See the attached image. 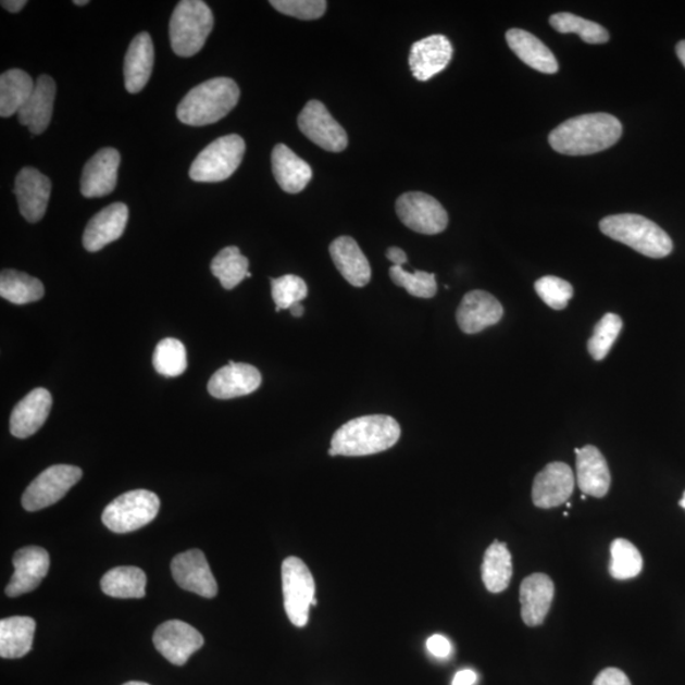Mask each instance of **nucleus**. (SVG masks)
Here are the masks:
<instances>
[{
    "label": "nucleus",
    "instance_id": "nucleus-1",
    "mask_svg": "<svg viewBox=\"0 0 685 685\" xmlns=\"http://www.w3.org/2000/svg\"><path fill=\"white\" fill-rule=\"evenodd\" d=\"M621 136L619 119L608 113H589L563 122L553 129L548 141L560 154L582 157L612 148Z\"/></svg>",
    "mask_w": 685,
    "mask_h": 685
},
{
    "label": "nucleus",
    "instance_id": "nucleus-2",
    "mask_svg": "<svg viewBox=\"0 0 685 685\" xmlns=\"http://www.w3.org/2000/svg\"><path fill=\"white\" fill-rule=\"evenodd\" d=\"M401 436V428L393 416L365 415L353 419L334 433L331 456L361 457L390 449Z\"/></svg>",
    "mask_w": 685,
    "mask_h": 685
},
{
    "label": "nucleus",
    "instance_id": "nucleus-3",
    "mask_svg": "<svg viewBox=\"0 0 685 685\" xmlns=\"http://www.w3.org/2000/svg\"><path fill=\"white\" fill-rule=\"evenodd\" d=\"M240 98V89L231 78H215L190 89L178 104L177 116L188 126L215 124L231 113Z\"/></svg>",
    "mask_w": 685,
    "mask_h": 685
},
{
    "label": "nucleus",
    "instance_id": "nucleus-4",
    "mask_svg": "<svg viewBox=\"0 0 685 685\" xmlns=\"http://www.w3.org/2000/svg\"><path fill=\"white\" fill-rule=\"evenodd\" d=\"M600 232L645 257L660 259L672 254L673 241L653 221L635 213H621L605 217Z\"/></svg>",
    "mask_w": 685,
    "mask_h": 685
},
{
    "label": "nucleus",
    "instance_id": "nucleus-5",
    "mask_svg": "<svg viewBox=\"0 0 685 685\" xmlns=\"http://www.w3.org/2000/svg\"><path fill=\"white\" fill-rule=\"evenodd\" d=\"M213 28L210 7L202 0H182L175 7L170 25L172 49L180 58L201 51Z\"/></svg>",
    "mask_w": 685,
    "mask_h": 685
},
{
    "label": "nucleus",
    "instance_id": "nucleus-6",
    "mask_svg": "<svg viewBox=\"0 0 685 685\" xmlns=\"http://www.w3.org/2000/svg\"><path fill=\"white\" fill-rule=\"evenodd\" d=\"M246 152V141L239 135L219 137L195 159L189 177L195 182L216 183L231 178Z\"/></svg>",
    "mask_w": 685,
    "mask_h": 685
},
{
    "label": "nucleus",
    "instance_id": "nucleus-7",
    "mask_svg": "<svg viewBox=\"0 0 685 685\" xmlns=\"http://www.w3.org/2000/svg\"><path fill=\"white\" fill-rule=\"evenodd\" d=\"M158 495L149 490H133L120 495L105 507L102 521L114 533H128L145 527L159 513Z\"/></svg>",
    "mask_w": 685,
    "mask_h": 685
},
{
    "label": "nucleus",
    "instance_id": "nucleus-8",
    "mask_svg": "<svg viewBox=\"0 0 685 685\" xmlns=\"http://www.w3.org/2000/svg\"><path fill=\"white\" fill-rule=\"evenodd\" d=\"M282 589L288 620L296 627L307 626L310 607L315 599V582L301 559L289 556L282 563Z\"/></svg>",
    "mask_w": 685,
    "mask_h": 685
},
{
    "label": "nucleus",
    "instance_id": "nucleus-9",
    "mask_svg": "<svg viewBox=\"0 0 685 685\" xmlns=\"http://www.w3.org/2000/svg\"><path fill=\"white\" fill-rule=\"evenodd\" d=\"M82 476L83 471L72 464H53L29 484L22 497L23 508L37 512L55 505L80 482Z\"/></svg>",
    "mask_w": 685,
    "mask_h": 685
},
{
    "label": "nucleus",
    "instance_id": "nucleus-10",
    "mask_svg": "<svg viewBox=\"0 0 685 685\" xmlns=\"http://www.w3.org/2000/svg\"><path fill=\"white\" fill-rule=\"evenodd\" d=\"M396 212L410 231L436 235L446 231L448 213L436 198L423 192H408L396 201Z\"/></svg>",
    "mask_w": 685,
    "mask_h": 685
},
{
    "label": "nucleus",
    "instance_id": "nucleus-11",
    "mask_svg": "<svg viewBox=\"0 0 685 685\" xmlns=\"http://www.w3.org/2000/svg\"><path fill=\"white\" fill-rule=\"evenodd\" d=\"M297 122L300 132L317 147L332 152L346 150L348 145L346 129L334 120L322 102L315 99L308 102Z\"/></svg>",
    "mask_w": 685,
    "mask_h": 685
},
{
    "label": "nucleus",
    "instance_id": "nucleus-12",
    "mask_svg": "<svg viewBox=\"0 0 685 685\" xmlns=\"http://www.w3.org/2000/svg\"><path fill=\"white\" fill-rule=\"evenodd\" d=\"M157 650L174 665H185L203 646V636L188 623L172 620L160 624L154 634Z\"/></svg>",
    "mask_w": 685,
    "mask_h": 685
},
{
    "label": "nucleus",
    "instance_id": "nucleus-13",
    "mask_svg": "<svg viewBox=\"0 0 685 685\" xmlns=\"http://www.w3.org/2000/svg\"><path fill=\"white\" fill-rule=\"evenodd\" d=\"M575 487V476L569 464L551 462L538 472L533 482V505L540 509H551L565 505Z\"/></svg>",
    "mask_w": 685,
    "mask_h": 685
},
{
    "label": "nucleus",
    "instance_id": "nucleus-14",
    "mask_svg": "<svg viewBox=\"0 0 685 685\" xmlns=\"http://www.w3.org/2000/svg\"><path fill=\"white\" fill-rule=\"evenodd\" d=\"M175 583L182 589L213 598L217 594V583L208 560L201 550H189L175 556L171 565Z\"/></svg>",
    "mask_w": 685,
    "mask_h": 685
},
{
    "label": "nucleus",
    "instance_id": "nucleus-15",
    "mask_svg": "<svg viewBox=\"0 0 685 685\" xmlns=\"http://www.w3.org/2000/svg\"><path fill=\"white\" fill-rule=\"evenodd\" d=\"M14 574L8 583L5 594L15 598L38 588L50 568L49 552L42 547H23L13 556Z\"/></svg>",
    "mask_w": 685,
    "mask_h": 685
},
{
    "label": "nucleus",
    "instance_id": "nucleus-16",
    "mask_svg": "<svg viewBox=\"0 0 685 685\" xmlns=\"http://www.w3.org/2000/svg\"><path fill=\"white\" fill-rule=\"evenodd\" d=\"M453 46L444 35H433L411 46L409 65L415 79L426 82L451 63Z\"/></svg>",
    "mask_w": 685,
    "mask_h": 685
},
{
    "label": "nucleus",
    "instance_id": "nucleus-17",
    "mask_svg": "<svg viewBox=\"0 0 685 685\" xmlns=\"http://www.w3.org/2000/svg\"><path fill=\"white\" fill-rule=\"evenodd\" d=\"M14 194L17 197L22 216L28 223L36 224L45 216L48 209L51 182L35 167L26 166L15 178Z\"/></svg>",
    "mask_w": 685,
    "mask_h": 685
},
{
    "label": "nucleus",
    "instance_id": "nucleus-18",
    "mask_svg": "<svg viewBox=\"0 0 685 685\" xmlns=\"http://www.w3.org/2000/svg\"><path fill=\"white\" fill-rule=\"evenodd\" d=\"M502 315L505 309L491 294L475 289L463 296L456 317L463 333L477 334L498 324Z\"/></svg>",
    "mask_w": 685,
    "mask_h": 685
},
{
    "label": "nucleus",
    "instance_id": "nucleus-19",
    "mask_svg": "<svg viewBox=\"0 0 685 685\" xmlns=\"http://www.w3.org/2000/svg\"><path fill=\"white\" fill-rule=\"evenodd\" d=\"M261 385L262 375L254 365L231 361L213 373L208 388L213 398L227 400L253 394Z\"/></svg>",
    "mask_w": 685,
    "mask_h": 685
},
{
    "label": "nucleus",
    "instance_id": "nucleus-20",
    "mask_svg": "<svg viewBox=\"0 0 685 685\" xmlns=\"http://www.w3.org/2000/svg\"><path fill=\"white\" fill-rule=\"evenodd\" d=\"M120 152L113 148L99 150L84 166L80 190L87 198L110 195L117 185Z\"/></svg>",
    "mask_w": 685,
    "mask_h": 685
},
{
    "label": "nucleus",
    "instance_id": "nucleus-21",
    "mask_svg": "<svg viewBox=\"0 0 685 685\" xmlns=\"http://www.w3.org/2000/svg\"><path fill=\"white\" fill-rule=\"evenodd\" d=\"M127 220L128 209L125 203L116 202L107 205L89 221L86 231H84V248L95 253V251L119 240L125 232Z\"/></svg>",
    "mask_w": 685,
    "mask_h": 685
},
{
    "label": "nucleus",
    "instance_id": "nucleus-22",
    "mask_svg": "<svg viewBox=\"0 0 685 685\" xmlns=\"http://www.w3.org/2000/svg\"><path fill=\"white\" fill-rule=\"evenodd\" d=\"M576 482L578 489L594 498H603L611 487V472L605 456L594 446L576 448Z\"/></svg>",
    "mask_w": 685,
    "mask_h": 685
},
{
    "label": "nucleus",
    "instance_id": "nucleus-23",
    "mask_svg": "<svg viewBox=\"0 0 685 685\" xmlns=\"http://www.w3.org/2000/svg\"><path fill=\"white\" fill-rule=\"evenodd\" d=\"M555 596V584L546 574H532L521 584L522 620L528 627L540 626L546 620Z\"/></svg>",
    "mask_w": 685,
    "mask_h": 685
},
{
    "label": "nucleus",
    "instance_id": "nucleus-24",
    "mask_svg": "<svg viewBox=\"0 0 685 685\" xmlns=\"http://www.w3.org/2000/svg\"><path fill=\"white\" fill-rule=\"evenodd\" d=\"M52 407L51 394L46 388H35L12 411L10 429L14 437L28 438L41 428Z\"/></svg>",
    "mask_w": 685,
    "mask_h": 685
},
{
    "label": "nucleus",
    "instance_id": "nucleus-25",
    "mask_svg": "<svg viewBox=\"0 0 685 685\" xmlns=\"http://www.w3.org/2000/svg\"><path fill=\"white\" fill-rule=\"evenodd\" d=\"M55 96V82L49 75H41L36 80L33 95L17 114L21 124L27 126L34 135L46 132L52 117Z\"/></svg>",
    "mask_w": 685,
    "mask_h": 685
},
{
    "label": "nucleus",
    "instance_id": "nucleus-26",
    "mask_svg": "<svg viewBox=\"0 0 685 685\" xmlns=\"http://www.w3.org/2000/svg\"><path fill=\"white\" fill-rule=\"evenodd\" d=\"M331 257L346 281L354 287H364L371 281V265L358 242L350 236H340L331 244Z\"/></svg>",
    "mask_w": 685,
    "mask_h": 685
},
{
    "label": "nucleus",
    "instance_id": "nucleus-27",
    "mask_svg": "<svg viewBox=\"0 0 685 685\" xmlns=\"http://www.w3.org/2000/svg\"><path fill=\"white\" fill-rule=\"evenodd\" d=\"M272 171L278 186L287 194H299L312 179L311 166L284 144L272 151Z\"/></svg>",
    "mask_w": 685,
    "mask_h": 685
},
{
    "label": "nucleus",
    "instance_id": "nucleus-28",
    "mask_svg": "<svg viewBox=\"0 0 685 685\" xmlns=\"http://www.w3.org/2000/svg\"><path fill=\"white\" fill-rule=\"evenodd\" d=\"M154 66V43L148 33L137 35L125 58V87L129 94H139L147 86Z\"/></svg>",
    "mask_w": 685,
    "mask_h": 685
},
{
    "label": "nucleus",
    "instance_id": "nucleus-29",
    "mask_svg": "<svg viewBox=\"0 0 685 685\" xmlns=\"http://www.w3.org/2000/svg\"><path fill=\"white\" fill-rule=\"evenodd\" d=\"M506 38L510 50H512L525 65L544 74H555L559 72V63L552 51L536 36H533L524 29L512 28L508 30Z\"/></svg>",
    "mask_w": 685,
    "mask_h": 685
},
{
    "label": "nucleus",
    "instance_id": "nucleus-30",
    "mask_svg": "<svg viewBox=\"0 0 685 685\" xmlns=\"http://www.w3.org/2000/svg\"><path fill=\"white\" fill-rule=\"evenodd\" d=\"M36 622L30 616L14 615L0 621V657L20 659L33 649Z\"/></svg>",
    "mask_w": 685,
    "mask_h": 685
},
{
    "label": "nucleus",
    "instance_id": "nucleus-31",
    "mask_svg": "<svg viewBox=\"0 0 685 685\" xmlns=\"http://www.w3.org/2000/svg\"><path fill=\"white\" fill-rule=\"evenodd\" d=\"M483 582L490 593L505 591L513 575L512 555L507 544L494 540L487 547L482 566Z\"/></svg>",
    "mask_w": 685,
    "mask_h": 685
},
{
    "label": "nucleus",
    "instance_id": "nucleus-32",
    "mask_svg": "<svg viewBox=\"0 0 685 685\" xmlns=\"http://www.w3.org/2000/svg\"><path fill=\"white\" fill-rule=\"evenodd\" d=\"M35 82L30 76L21 71L12 68L0 76V116L12 117L21 111L27 99L33 95Z\"/></svg>",
    "mask_w": 685,
    "mask_h": 685
},
{
    "label": "nucleus",
    "instance_id": "nucleus-33",
    "mask_svg": "<svg viewBox=\"0 0 685 685\" xmlns=\"http://www.w3.org/2000/svg\"><path fill=\"white\" fill-rule=\"evenodd\" d=\"M101 588L112 598L140 599L147 593V575L135 566L113 568L102 577Z\"/></svg>",
    "mask_w": 685,
    "mask_h": 685
},
{
    "label": "nucleus",
    "instance_id": "nucleus-34",
    "mask_svg": "<svg viewBox=\"0 0 685 685\" xmlns=\"http://www.w3.org/2000/svg\"><path fill=\"white\" fill-rule=\"evenodd\" d=\"M45 287L40 279L13 270L0 274V296L15 304H26L41 300Z\"/></svg>",
    "mask_w": 685,
    "mask_h": 685
},
{
    "label": "nucleus",
    "instance_id": "nucleus-35",
    "mask_svg": "<svg viewBox=\"0 0 685 685\" xmlns=\"http://www.w3.org/2000/svg\"><path fill=\"white\" fill-rule=\"evenodd\" d=\"M248 258L240 253L239 248L227 247L213 258L211 272L219 278L221 286L233 289L247 278L249 273Z\"/></svg>",
    "mask_w": 685,
    "mask_h": 685
},
{
    "label": "nucleus",
    "instance_id": "nucleus-36",
    "mask_svg": "<svg viewBox=\"0 0 685 685\" xmlns=\"http://www.w3.org/2000/svg\"><path fill=\"white\" fill-rule=\"evenodd\" d=\"M644 560L637 547L628 539L616 538L611 545L609 574L616 581H628L642 573Z\"/></svg>",
    "mask_w": 685,
    "mask_h": 685
},
{
    "label": "nucleus",
    "instance_id": "nucleus-37",
    "mask_svg": "<svg viewBox=\"0 0 685 685\" xmlns=\"http://www.w3.org/2000/svg\"><path fill=\"white\" fill-rule=\"evenodd\" d=\"M550 25L560 34H577L582 40L590 45H600L609 41L608 30L598 23L577 17L571 13H558L551 15Z\"/></svg>",
    "mask_w": 685,
    "mask_h": 685
},
{
    "label": "nucleus",
    "instance_id": "nucleus-38",
    "mask_svg": "<svg viewBox=\"0 0 685 685\" xmlns=\"http://www.w3.org/2000/svg\"><path fill=\"white\" fill-rule=\"evenodd\" d=\"M152 364L160 375L166 377L180 376L187 370V350L178 339L166 338L155 348Z\"/></svg>",
    "mask_w": 685,
    "mask_h": 685
},
{
    "label": "nucleus",
    "instance_id": "nucleus-39",
    "mask_svg": "<svg viewBox=\"0 0 685 685\" xmlns=\"http://www.w3.org/2000/svg\"><path fill=\"white\" fill-rule=\"evenodd\" d=\"M623 322L621 316L608 312L599 322L594 326L593 335L588 340V350L593 360L603 361L605 358L611 352V349L620 337Z\"/></svg>",
    "mask_w": 685,
    "mask_h": 685
},
{
    "label": "nucleus",
    "instance_id": "nucleus-40",
    "mask_svg": "<svg viewBox=\"0 0 685 685\" xmlns=\"http://www.w3.org/2000/svg\"><path fill=\"white\" fill-rule=\"evenodd\" d=\"M390 277L395 285L406 288L407 291L419 299H432L437 294L436 274L416 271L409 273L402 266L393 265Z\"/></svg>",
    "mask_w": 685,
    "mask_h": 685
},
{
    "label": "nucleus",
    "instance_id": "nucleus-41",
    "mask_svg": "<svg viewBox=\"0 0 685 685\" xmlns=\"http://www.w3.org/2000/svg\"><path fill=\"white\" fill-rule=\"evenodd\" d=\"M272 297L276 303V311L289 310L295 303L301 302L308 296V286L301 277L286 274L271 279Z\"/></svg>",
    "mask_w": 685,
    "mask_h": 685
},
{
    "label": "nucleus",
    "instance_id": "nucleus-42",
    "mask_svg": "<svg viewBox=\"0 0 685 685\" xmlns=\"http://www.w3.org/2000/svg\"><path fill=\"white\" fill-rule=\"evenodd\" d=\"M535 289L540 300L553 310L566 309L571 297L574 296L573 286L568 281L555 276L537 279Z\"/></svg>",
    "mask_w": 685,
    "mask_h": 685
},
{
    "label": "nucleus",
    "instance_id": "nucleus-43",
    "mask_svg": "<svg viewBox=\"0 0 685 685\" xmlns=\"http://www.w3.org/2000/svg\"><path fill=\"white\" fill-rule=\"evenodd\" d=\"M274 10L302 21L322 18L326 11L324 0H272Z\"/></svg>",
    "mask_w": 685,
    "mask_h": 685
},
{
    "label": "nucleus",
    "instance_id": "nucleus-44",
    "mask_svg": "<svg viewBox=\"0 0 685 685\" xmlns=\"http://www.w3.org/2000/svg\"><path fill=\"white\" fill-rule=\"evenodd\" d=\"M593 685H632L628 676L616 668H607L594 681Z\"/></svg>",
    "mask_w": 685,
    "mask_h": 685
},
{
    "label": "nucleus",
    "instance_id": "nucleus-45",
    "mask_svg": "<svg viewBox=\"0 0 685 685\" xmlns=\"http://www.w3.org/2000/svg\"><path fill=\"white\" fill-rule=\"evenodd\" d=\"M426 649H428L433 657L445 659L451 653L452 646L445 636L433 635L428 638V642H426Z\"/></svg>",
    "mask_w": 685,
    "mask_h": 685
},
{
    "label": "nucleus",
    "instance_id": "nucleus-46",
    "mask_svg": "<svg viewBox=\"0 0 685 685\" xmlns=\"http://www.w3.org/2000/svg\"><path fill=\"white\" fill-rule=\"evenodd\" d=\"M477 681V674L474 670L462 669L453 677L452 685H474Z\"/></svg>",
    "mask_w": 685,
    "mask_h": 685
},
{
    "label": "nucleus",
    "instance_id": "nucleus-47",
    "mask_svg": "<svg viewBox=\"0 0 685 685\" xmlns=\"http://www.w3.org/2000/svg\"><path fill=\"white\" fill-rule=\"evenodd\" d=\"M386 258L388 259V261L393 263V265H396V266H402L403 264L408 262V257L406 254V251L396 247L388 248Z\"/></svg>",
    "mask_w": 685,
    "mask_h": 685
},
{
    "label": "nucleus",
    "instance_id": "nucleus-48",
    "mask_svg": "<svg viewBox=\"0 0 685 685\" xmlns=\"http://www.w3.org/2000/svg\"><path fill=\"white\" fill-rule=\"evenodd\" d=\"M26 4V0H3L2 2L4 10L11 13L21 12Z\"/></svg>",
    "mask_w": 685,
    "mask_h": 685
},
{
    "label": "nucleus",
    "instance_id": "nucleus-49",
    "mask_svg": "<svg viewBox=\"0 0 685 685\" xmlns=\"http://www.w3.org/2000/svg\"><path fill=\"white\" fill-rule=\"evenodd\" d=\"M676 55L685 67V40L676 45Z\"/></svg>",
    "mask_w": 685,
    "mask_h": 685
},
{
    "label": "nucleus",
    "instance_id": "nucleus-50",
    "mask_svg": "<svg viewBox=\"0 0 685 685\" xmlns=\"http://www.w3.org/2000/svg\"><path fill=\"white\" fill-rule=\"evenodd\" d=\"M289 311H291V314L295 317H301L303 315V307H302L301 302L295 303L294 307H291V309H289Z\"/></svg>",
    "mask_w": 685,
    "mask_h": 685
},
{
    "label": "nucleus",
    "instance_id": "nucleus-51",
    "mask_svg": "<svg viewBox=\"0 0 685 685\" xmlns=\"http://www.w3.org/2000/svg\"><path fill=\"white\" fill-rule=\"evenodd\" d=\"M88 3H89L88 0H75L74 2L75 5H79V7L87 5Z\"/></svg>",
    "mask_w": 685,
    "mask_h": 685
},
{
    "label": "nucleus",
    "instance_id": "nucleus-52",
    "mask_svg": "<svg viewBox=\"0 0 685 685\" xmlns=\"http://www.w3.org/2000/svg\"><path fill=\"white\" fill-rule=\"evenodd\" d=\"M124 685H150V684L144 683V682H128V683H126Z\"/></svg>",
    "mask_w": 685,
    "mask_h": 685
},
{
    "label": "nucleus",
    "instance_id": "nucleus-53",
    "mask_svg": "<svg viewBox=\"0 0 685 685\" xmlns=\"http://www.w3.org/2000/svg\"><path fill=\"white\" fill-rule=\"evenodd\" d=\"M680 506H681L683 509H685V491H684V494H683V498H682V500L680 501Z\"/></svg>",
    "mask_w": 685,
    "mask_h": 685
},
{
    "label": "nucleus",
    "instance_id": "nucleus-54",
    "mask_svg": "<svg viewBox=\"0 0 685 685\" xmlns=\"http://www.w3.org/2000/svg\"><path fill=\"white\" fill-rule=\"evenodd\" d=\"M316 605H317V600H316V598H315L314 600H312V606H314V607H315Z\"/></svg>",
    "mask_w": 685,
    "mask_h": 685
}]
</instances>
